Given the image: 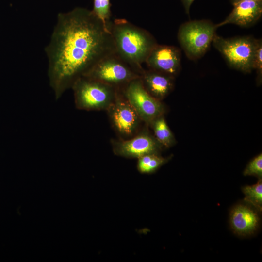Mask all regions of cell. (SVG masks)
Wrapping results in <instances>:
<instances>
[{
	"label": "cell",
	"mask_w": 262,
	"mask_h": 262,
	"mask_svg": "<svg viewBox=\"0 0 262 262\" xmlns=\"http://www.w3.org/2000/svg\"><path fill=\"white\" fill-rule=\"evenodd\" d=\"M45 51L56 100L99 61L116 53L109 30L91 10L82 7L58 15Z\"/></svg>",
	"instance_id": "obj_1"
},
{
	"label": "cell",
	"mask_w": 262,
	"mask_h": 262,
	"mask_svg": "<svg viewBox=\"0 0 262 262\" xmlns=\"http://www.w3.org/2000/svg\"><path fill=\"white\" fill-rule=\"evenodd\" d=\"M116 55L140 75L142 64L158 44L147 30L125 19H116L108 26Z\"/></svg>",
	"instance_id": "obj_2"
},
{
	"label": "cell",
	"mask_w": 262,
	"mask_h": 262,
	"mask_svg": "<svg viewBox=\"0 0 262 262\" xmlns=\"http://www.w3.org/2000/svg\"><path fill=\"white\" fill-rule=\"evenodd\" d=\"M71 89L76 108L87 111H106L113 102L118 89L85 76L79 78Z\"/></svg>",
	"instance_id": "obj_3"
},
{
	"label": "cell",
	"mask_w": 262,
	"mask_h": 262,
	"mask_svg": "<svg viewBox=\"0 0 262 262\" xmlns=\"http://www.w3.org/2000/svg\"><path fill=\"white\" fill-rule=\"evenodd\" d=\"M217 28L216 24L207 19L182 23L177 37L187 57L193 61L202 57L209 49Z\"/></svg>",
	"instance_id": "obj_4"
},
{
	"label": "cell",
	"mask_w": 262,
	"mask_h": 262,
	"mask_svg": "<svg viewBox=\"0 0 262 262\" xmlns=\"http://www.w3.org/2000/svg\"><path fill=\"white\" fill-rule=\"evenodd\" d=\"M256 43L257 39L250 36L225 38L216 34L212 41L230 67L247 73L253 69Z\"/></svg>",
	"instance_id": "obj_5"
},
{
	"label": "cell",
	"mask_w": 262,
	"mask_h": 262,
	"mask_svg": "<svg viewBox=\"0 0 262 262\" xmlns=\"http://www.w3.org/2000/svg\"><path fill=\"white\" fill-rule=\"evenodd\" d=\"M84 76L118 89H123L130 82L141 77L116 53L101 59Z\"/></svg>",
	"instance_id": "obj_6"
},
{
	"label": "cell",
	"mask_w": 262,
	"mask_h": 262,
	"mask_svg": "<svg viewBox=\"0 0 262 262\" xmlns=\"http://www.w3.org/2000/svg\"><path fill=\"white\" fill-rule=\"evenodd\" d=\"M123 93L143 122L150 126L158 117L163 115L165 108L161 101L146 90L141 78L130 82L122 89Z\"/></svg>",
	"instance_id": "obj_7"
},
{
	"label": "cell",
	"mask_w": 262,
	"mask_h": 262,
	"mask_svg": "<svg viewBox=\"0 0 262 262\" xmlns=\"http://www.w3.org/2000/svg\"><path fill=\"white\" fill-rule=\"evenodd\" d=\"M106 111L113 128L122 139L130 138L140 131L142 121L124 96L122 89L117 90L113 102Z\"/></svg>",
	"instance_id": "obj_8"
},
{
	"label": "cell",
	"mask_w": 262,
	"mask_h": 262,
	"mask_svg": "<svg viewBox=\"0 0 262 262\" xmlns=\"http://www.w3.org/2000/svg\"><path fill=\"white\" fill-rule=\"evenodd\" d=\"M111 143L115 155L130 159H138L149 154H159L163 147L146 128L127 139H112Z\"/></svg>",
	"instance_id": "obj_9"
},
{
	"label": "cell",
	"mask_w": 262,
	"mask_h": 262,
	"mask_svg": "<svg viewBox=\"0 0 262 262\" xmlns=\"http://www.w3.org/2000/svg\"><path fill=\"white\" fill-rule=\"evenodd\" d=\"M145 63L149 69L174 77L180 68V51L175 46L157 44L149 54Z\"/></svg>",
	"instance_id": "obj_10"
},
{
	"label": "cell",
	"mask_w": 262,
	"mask_h": 262,
	"mask_svg": "<svg viewBox=\"0 0 262 262\" xmlns=\"http://www.w3.org/2000/svg\"><path fill=\"white\" fill-rule=\"evenodd\" d=\"M233 6L226 18L216 24L217 28L229 24L248 27L258 21L262 15V0L242 1Z\"/></svg>",
	"instance_id": "obj_11"
},
{
	"label": "cell",
	"mask_w": 262,
	"mask_h": 262,
	"mask_svg": "<svg viewBox=\"0 0 262 262\" xmlns=\"http://www.w3.org/2000/svg\"><path fill=\"white\" fill-rule=\"evenodd\" d=\"M140 78L147 92L160 101L173 89L174 77L170 75L149 69L145 70Z\"/></svg>",
	"instance_id": "obj_12"
},
{
	"label": "cell",
	"mask_w": 262,
	"mask_h": 262,
	"mask_svg": "<svg viewBox=\"0 0 262 262\" xmlns=\"http://www.w3.org/2000/svg\"><path fill=\"white\" fill-rule=\"evenodd\" d=\"M257 213L250 208L245 205H238L231 212L230 222L234 230L241 235L253 232L258 224Z\"/></svg>",
	"instance_id": "obj_13"
},
{
	"label": "cell",
	"mask_w": 262,
	"mask_h": 262,
	"mask_svg": "<svg viewBox=\"0 0 262 262\" xmlns=\"http://www.w3.org/2000/svg\"><path fill=\"white\" fill-rule=\"evenodd\" d=\"M150 126L153 129L154 137L163 147H169L175 144L174 136L163 115L154 120Z\"/></svg>",
	"instance_id": "obj_14"
},
{
	"label": "cell",
	"mask_w": 262,
	"mask_h": 262,
	"mask_svg": "<svg viewBox=\"0 0 262 262\" xmlns=\"http://www.w3.org/2000/svg\"><path fill=\"white\" fill-rule=\"evenodd\" d=\"M137 168L142 174H149L155 172L165 164L169 158H164L159 154H149L137 159Z\"/></svg>",
	"instance_id": "obj_15"
},
{
	"label": "cell",
	"mask_w": 262,
	"mask_h": 262,
	"mask_svg": "<svg viewBox=\"0 0 262 262\" xmlns=\"http://www.w3.org/2000/svg\"><path fill=\"white\" fill-rule=\"evenodd\" d=\"M91 11L109 30L108 26L111 22V15L110 0H94L93 8Z\"/></svg>",
	"instance_id": "obj_16"
},
{
	"label": "cell",
	"mask_w": 262,
	"mask_h": 262,
	"mask_svg": "<svg viewBox=\"0 0 262 262\" xmlns=\"http://www.w3.org/2000/svg\"><path fill=\"white\" fill-rule=\"evenodd\" d=\"M245 196V200L256 207L259 210L262 207V182L260 180L252 186H246L243 188Z\"/></svg>",
	"instance_id": "obj_17"
},
{
	"label": "cell",
	"mask_w": 262,
	"mask_h": 262,
	"mask_svg": "<svg viewBox=\"0 0 262 262\" xmlns=\"http://www.w3.org/2000/svg\"><path fill=\"white\" fill-rule=\"evenodd\" d=\"M244 175H254L259 177L262 176V155L260 154L248 164L244 172Z\"/></svg>",
	"instance_id": "obj_18"
},
{
	"label": "cell",
	"mask_w": 262,
	"mask_h": 262,
	"mask_svg": "<svg viewBox=\"0 0 262 262\" xmlns=\"http://www.w3.org/2000/svg\"><path fill=\"white\" fill-rule=\"evenodd\" d=\"M253 68L256 69L258 75L262 76V40L257 39L254 52Z\"/></svg>",
	"instance_id": "obj_19"
},
{
	"label": "cell",
	"mask_w": 262,
	"mask_h": 262,
	"mask_svg": "<svg viewBox=\"0 0 262 262\" xmlns=\"http://www.w3.org/2000/svg\"><path fill=\"white\" fill-rule=\"evenodd\" d=\"M195 0H181L185 13L187 15H189L191 6Z\"/></svg>",
	"instance_id": "obj_20"
},
{
	"label": "cell",
	"mask_w": 262,
	"mask_h": 262,
	"mask_svg": "<svg viewBox=\"0 0 262 262\" xmlns=\"http://www.w3.org/2000/svg\"><path fill=\"white\" fill-rule=\"evenodd\" d=\"M262 0H230V2L232 5L242 1H257Z\"/></svg>",
	"instance_id": "obj_21"
}]
</instances>
